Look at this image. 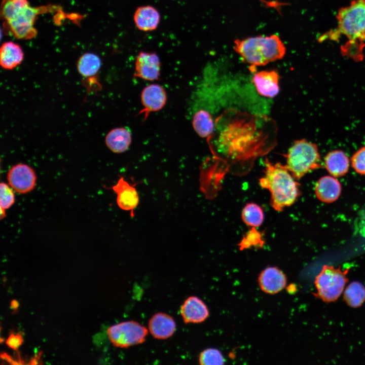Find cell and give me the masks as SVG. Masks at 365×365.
Segmentation results:
<instances>
[{
	"label": "cell",
	"mask_w": 365,
	"mask_h": 365,
	"mask_svg": "<svg viewBox=\"0 0 365 365\" xmlns=\"http://www.w3.org/2000/svg\"><path fill=\"white\" fill-rule=\"evenodd\" d=\"M337 26L322 35L320 41H338L340 36L346 39L341 46L343 56L356 62L363 60L365 47V0H353L339 9L337 14Z\"/></svg>",
	"instance_id": "6da1fadb"
},
{
	"label": "cell",
	"mask_w": 365,
	"mask_h": 365,
	"mask_svg": "<svg viewBox=\"0 0 365 365\" xmlns=\"http://www.w3.org/2000/svg\"><path fill=\"white\" fill-rule=\"evenodd\" d=\"M264 175L259 180L261 188L268 190L271 195V204L277 211L293 205L301 194L300 184L285 165L264 161Z\"/></svg>",
	"instance_id": "7a4b0ae2"
},
{
	"label": "cell",
	"mask_w": 365,
	"mask_h": 365,
	"mask_svg": "<svg viewBox=\"0 0 365 365\" xmlns=\"http://www.w3.org/2000/svg\"><path fill=\"white\" fill-rule=\"evenodd\" d=\"M234 49L251 68L281 59L286 52L284 44L275 34L236 40Z\"/></svg>",
	"instance_id": "3957f363"
},
{
	"label": "cell",
	"mask_w": 365,
	"mask_h": 365,
	"mask_svg": "<svg viewBox=\"0 0 365 365\" xmlns=\"http://www.w3.org/2000/svg\"><path fill=\"white\" fill-rule=\"evenodd\" d=\"M284 156L286 167L297 180L322 166L317 144L305 139L295 141Z\"/></svg>",
	"instance_id": "277c9868"
},
{
	"label": "cell",
	"mask_w": 365,
	"mask_h": 365,
	"mask_svg": "<svg viewBox=\"0 0 365 365\" xmlns=\"http://www.w3.org/2000/svg\"><path fill=\"white\" fill-rule=\"evenodd\" d=\"M348 271V269L342 270L340 268H336L332 266H323L314 281L316 296L325 302L337 300L348 281L346 275Z\"/></svg>",
	"instance_id": "5b68a950"
},
{
	"label": "cell",
	"mask_w": 365,
	"mask_h": 365,
	"mask_svg": "<svg viewBox=\"0 0 365 365\" xmlns=\"http://www.w3.org/2000/svg\"><path fill=\"white\" fill-rule=\"evenodd\" d=\"M107 334L114 346L127 348L145 342L148 330L137 321L128 320L112 325Z\"/></svg>",
	"instance_id": "8992f818"
},
{
	"label": "cell",
	"mask_w": 365,
	"mask_h": 365,
	"mask_svg": "<svg viewBox=\"0 0 365 365\" xmlns=\"http://www.w3.org/2000/svg\"><path fill=\"white\" fill-rule=\"evenodd\" d=\"M39 11L29 4L17 11L5 22L14 36L21 39H30L37 33L34 27V21Z\"/></svg>",
	"instance_id": "52a82bcc"
},
{
	"label": "cell",
	"mask_w": 365,
	"mask_h": 365,
	"mask_svg": "<svg viewBox=\"0 0 365 365\" xmlns=\"http://www.w3.org/2000/svg\"><path fill=\"white\" fill-rule=\"evenodd\" d=\"M7 178L9 186L22 194L31 192L36 186V175L34 169L24 163L12 166L7 173Z\"/></svg>",
	"instance_id": "ba28073f"
},
{
	"label": "cell",
	"mask_w": 365,
	"mask_h": 365,
	"mask_svg": "<svg viewBox=\"0 0 365 365\" xmlns=\"http://www.w3.org/2000/svg\"><path fill=\"white\" fill-rule=\"evenodd\" d=\"M160 69V58L156 53L141 51L135 59L134 76L144 80L155 81L159 78Z\"/></svg>",
	"instance_id": "9c48e42d"
},
{
	"label": "cell",
	"mask_w": 365,
	"mask_h": 365,
	"mask_svg": "<svg viewBox=\"0 0 365 365\" xmlns=\"http://www.w3.org/2000/svg\"><path fill=\"white\" fill-rule=\"evenodd\" d=\"M260 289L265 293L275 295L282 291L287 284L285 274L275 266H269L261 271L258 278Z\"/></svg>",
	"instance_id": "30bf717a"
},
{
	"label": "cell",
	"mask_w": 365,
	"mask_h": 365,
	"mask_svg": "<svg viewBox=\"0 0 365 365\" xmlns=\"http://www.w3.org/2000/svg\"><path fill=\"white\" fill-rule=\"evenodd\" d=\"M180 314L185 323H199L208 317L209 311L207 306L201 299L192 296L182 304Z\"/></svg>",
	"instance_id": "8fae6325"
},
{
	"label": "cell",
	"mask_w": 365,
	"mask_h": 365,
	"mask_svg": "<svg viewBox=\"0 0 365 365\" xmlns=\"http://www.w3.org/2000/svg\"><path fill=\"white\" fill-rule=\"evenodd\" d=\"M141 101L143 108L141 113L147 118L151 112L162 110L167 101L166 92L160 85L153 84L144 87L141 93Z\"/></svg>",
	"instance_id": "7c38bea8"
},
{
	"label": "cell",
	"mask_w": 365,
	"mask_h": 365,
	"mask_svg": "<svg viewBox=\"0 0 365 365\" xmlns=\"http://www.w3.org/2000/svg\"><path fill=\"white\" fill-rule=\"evenodd\" d=\"M279 75L276 70H262L253 75L252 82L261 95L274 98L279 92Z\"/></svg>",
	"instance_id": "4fadbf2b"
},
{
	"label": "cell",
	"mask_w": 365,
	"mask_h": 365,
	"mask_svg": "<svg viewBox=\"0 0 365 365\" xmlns=\"http://www.w3.org/2000/svg\"><path fill=\"white\" fill-rule=\"evenodd\" d=\"M117 195L116 201L119 207L126 211H130L133 216V210L139 203L138 192L133 186L130 185L123 176L112 187Z\"/></svg>",
	"instance_id": "5bb4252c"
},
{
	"label": "cell",
	"mask_w": 365,
	"mask_h": 365,
	"mask_svg": "<svg viewBox=\"0 0 365 365\" xmlns=\"http://www.w3.org/2000/svg\"><path fill=\"white\" fill-rule=\"evenodd\" d=\"M148 328L154 338L165 340L174 334L176 325L171 316L166 313L158 312L154 314L149 320Z\"/></svg>",
	"instance_id": "9a60e30c"
},
{
	"label": "cell",
	"mask_w": 365,
	"mask_h": 365,
	"mask_svg": "<svg viewBox=\"0 0 365 365\" xmlns=\"http://www.w3.org/2000/svg\"><path fill=\"white\" fill-rule=\"evenodd\" d=\"M133 20L139 30L151 31L158 27L160 21V14L157 9L152 6H142L135 10Z\"/></svg>",
	"instance_id": "2e32d148"
},
{
	"label": "cell",
	"mask_w": 365,
	"mask_h": 365,
	"mask_svg": "<svg viewBox=\"0 0 365 365\" xmlns=\"http://www.w3.org/2000/svg\"><path fill=\"white\" fill-rule=\"evenodd\" d=\"M315 195L321 202L332 203L337 200L341 193V185L334 177L324 176L316 182Z\"/></svg>",
	"instance_id": "e0dca14e"
},
{
	"label": "cell",
	"mask_w": 365,
	"mask_h": 365,
	"mask_svg": "<svg viewBox=\"0 0 365 365\" xmlns=\"http://www.w3.org/2000/svg\"><path fill=\"white\" fill-rule=\"evenodd\" d=\"M132 141L130 131L126 127H117L111 130L105 137V143L112 152L122 153L129 148Z\"/></svg>",
	"instance_id": "ac0fdd59"
},
{
	"label": "cell",
	"mask_w": 365,
	"mask_h": 365,
	"mask_svg": "<svg viewBox=\"0 0 365 365\" xmlns=\"http://www.w3.org/2000/svg\"><path fill=\"white\" fill-rule=\"evenodd\" d=\"M24 59L21 47L13 42L4 43L0 49V64L7 70H12L19 65Z\"/></svg>",
	"instance_id": "d6986e66"
},
{
	"label": "cell",
	"mask_w": 365,
	"mask_h": 365,
	"mask_svg": "<svg viewBox=\"0 0 365 365\" xmlns=\"http://www.w3.org/2000/svg\"><path fill=\"white\" fill-rule=\"evenodd\" d=\"M324 165L330 174L334 177H340L348 171L350 161L344 151L336 150L330 152L326 155Z\"/></svg>",
	"instance_id": "ffe728a7"
},
{
	"label": "cell",
	"mask_w": 365,
	"mask_h": 365,
	"mask_svg": "<svg viewBox=\"0 0 365 365\" xmlns=\"http://www.w3.org/2000/svg\"><path fill=\"white\" fill-rule=\"evenodd\" d=\"M101 66L100 57L93 53H85L78 59L77 64L79 74L84 78L95 76Z\"/></svg>",
	"instance_id": "44dd1931"
},
{
	"label": "cell",
	"mask_w": 365,
	"mask_h": 365,
	"mask_svg": "<svg viewBox=\"0 0 365 365\" xmlns=\"http://www.w3.org/2000/svg\"><path fill=\"white\" fill-rule=\"evenodd\" d=\"M192 126L198 135L206 138L210 136L214 129L213 118L207 111L201 110L197 112L193 117Z\"/></svg>",
	"instance_id": "7402d4cb"
},
{
	"label": "cell",
	"mask_w": 365,
	"mask_h": 365,
	"mask_svg": "<svg viewBox=\"0 0 365 365\" xmlns=\"http://www.w3.org/2000/svg\"><path fill=\"white\" fill-rule=\"evenodd\" d=\"M343 298L351 307L360 306L365 301V286L359 281L352 282L345 289Z\"/></svg>",
	"instance_id": "603a6c76"
},
{
	"label": "cell",
	"mask_w": 365,
	"mask_h": 365,
	"mask_svg": "<svg viewBox=\"0 0 365 365\" xmlns=\"http://www.w3.org/2000/svg\"><path fill=\"white\" fill-rule=\"evenodd\" d=\"M241 217L246 225L256 228L262 224L264 220V213L260 206L254 203H248L242 209Z\"/></svg>",
	"instance_id": "cb8c5ba5"
},
{
	"label": "cell",
	"mask_w": 365,
	"mask_h": 365,
	"mask_svg": "<svg viewBox=\"0 0 365 365\" xmlns=\"http://www.w3.org/2000/svg\"><path fill=\"white\" fill-rule=\"evenodd\" d=\"M198 361L202 365H223L225 362V359L220 350L209 348L200 352Z\"/></svg>",
	"instance_id": "d4e9b609"
},
{
	"label": "cell",
	"mask_w": 365,
	"mask_h": 365,
	"mask_svg": "<svg viewBox=\"0 0 365 365\" xmlns=\"http://www.w3.org/2000/svg\"><path fill=\"white\" fill-rule=\"evenodd\" d=\"M264 244L261 233L255 228H252L244 235L239 244V247L240 250H244L252 247H262Z\"/></svg>",
	"instance_id": "484cf974"
},
{
	"label": "cell",
	"mask_w": 365,
	"mask_h": 365,
	"mask_svg": "<svg viewBox=\"0 0 365 365\" xmlns=\"http://www.w3.org/2000/svg\"><path fill=\"white\" fill-rule=\"evenodd\" d=\"M29 4L27 0H3L1 5V16L5 21L9 20L18 11Z\"/></svg>",
	"instance_id": "4316f807"
},
{
	"label": "cell",
	"mask_w": 365,
	"mask_h": 365,
	"mask_svg": "<svg viewBox=\"0 0 365 365\" xmlns=\"http://www.w3.org/2000/svg\"><path fill=\"white\" fill-rule=\"evenodd\" d=\"M0 205L1 207L7 209L15 203V195L12 188L5 182L0 185Z\"/></svg>",
	"instance_id": "83f0119b"
},
{
	"label": "cell",
	"mask_w": 365,
	"mask_h": 365,
	"mask_svg": "<svg viewBox=\"0 0 365 365\" xmlns=\"http://www.w3.org/2000/svg\"><path fill=\"white\" fill-rule=\"evenodd\" d=\"M351 163L357 173L365 175V146L361 147L353 154Z\"/></svg>",
	"instance_id": "f1b7e54d"
},
{
	"label": "cell",
	"mask_w": 365,
	"mask_h": 365,
	"mask_svg": "<svg viewBox=\"0 0 365 365\" xmlns=\"http://www.w3.org/2000/svg\"><path fill=\"white\" fill-rule=\"evenodd\" d=\"M23 342V339L20 333L14 334L12 332L10 334L6 343L10 348L14 350H17L22 344Z\"/></svg>",
	"instance_id": "f546056e"
},
{
	"label": "cell",
	"mask_w": 365,
	"mask_h": 365,
	"mask_svg": "<svg viewBox=\"0 0 365 365\" xmlns=\"http://www.w3.org/2000/svg\"><path fill=\"white\" fill-rule=\"evenodd\" d=\"M1 358L4 360H6L11 364H18L17 362L13 360L12 357L6 353L1 354Z\"/></svg>",
	"instance_id": "4dcf8cb0"
},
{
	"label": "cell",
	"mask_w": 365,
	"mask_h": 365,
	"mask_svg": "<svg viewBox=\"0 0 365 365\" xmlns=\"http://www.w3.org/2000/svg\"><path fill=\"white\" fill-rule=\"evenodd\" d=\"M19 306V303L17 301L13 300L11 302L10 307L14 311H16Z\"/></svg>",
	"instance_id": "1f68e13d"
},
{
	"label": "cell",
	"mask_w": 365,
	"mask_h": 365,
	"mask_svg": "<svg viewBox=\"0 0 365 365\" xmlns=\"http://www.w3.org/2000/svg\"><path fill=\"white\" fill-rule=\"evenodd\" d=\"M5 209L1 207V219L2 220L5 218L6 216V211Z\"/></svg>",
	"instance_id": "d6a6232c"
}]
</instances>
